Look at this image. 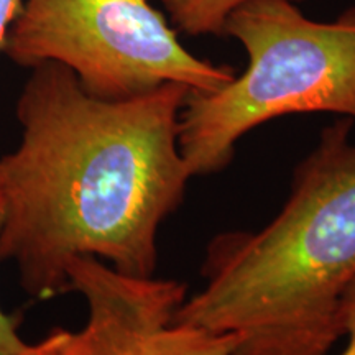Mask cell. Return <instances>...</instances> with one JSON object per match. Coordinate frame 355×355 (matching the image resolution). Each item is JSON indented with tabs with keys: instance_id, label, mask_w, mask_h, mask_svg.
I'll use <instances>...</instances> for the list:
<instances>
[{
	"instance_id": "6da1fadb",
	"label": "cell",
	"mask_w": 355,
	"mask_h": 355,
	"mask_svg": "<svg viewBox=\"0 0 355 355\" xmlns=\"http://www.w3.org/2000/svg\"><path fill=\"white\" fill-rule=\"evenodd\" d=\"M188 92L168 83L102 101L63 64L30 69L15 107L20 144L0 158V263L17 265L26 295L69 293L76 257L153 277L158 230L193 178L178 145Z\"/></svg>"
},
{
	"instance_id": "7a4b0ae2",
	"label": "cell",
	"mask_w": 355,
	"mask_h": 355,
	"mask_svg": "<svg viewBox=\"0 0 355 355\" xmlns=\"http://www.w3.org/2000/svg\"><path fill=\"white\" fill-rule=\"evenodd\" d=\"M354 122L324 128L270 224L212 239L206 283L176 322L235 334L232 355H329L344 337L339 306L355 278Z\"/></svg>"
},
{
	"instance_id": "3957f363",
	"label": "cell",
	"mask_w": 355,
	"mask_h": 355,
	"mask_svg": "<svg viewBox=\"0 0 355 355\" xmlns=\"http://www.w3.org/2000/svg\"><path fill=\"white\" fill-rule=\"evenodd\" d=\"M224 37L242 43L247 69L219 91H189L178 145L191 176L232 162L237 141L288 114L331 112L355 121V7L314 21L293 0H248L230 13Z\"/></svg>"
},
{
	"instance_id": "277c9868",
	"label": "cell",
	"mask_w": 355,
	"mask_h": 355,
	"mask_svg": "<svg viewBox=\"0 0 355 355\" xmlns=\"http://www.w3.org/2000/svg\"><path fill=\"white\" fill-rule=\"evenodd\" d=\"M2 53L32 69L58 63L89 96L125 101L168 83L209 94L235 69L194 56L150 0H24Z\"/></svg>"
},
{
	"instance_id": "5b68a950",
	"label": "cell",
	"mask_w": 355,
	"mask_h": 355,
	"mask_svg": "<svg viewBox=\"0 0 355 355\" xmlns=\"http://www.w3.org/2000/svg\"><path fill=\"white\" fill-rule=\"evenodd\" d=\"M68 278L86 300L87 321L79 331L51 329L33 355H232L239 343L175 321L188 298L178 279L132 277L94 257L71 260Z\"/></svg>"
},
{
	"instance_id": "8992f818",
	"label": "cell",
	"mask_w": 355,
	"mask_h": 355,
	"mask_svg": "<svg viewBox=\"0 0 355 355\" xmlns=\"http://www.w3.org/2000/svg\"><path fill=\"white\" fill-rule=\"evenodd\" d=\"M168 15L180 32L191 37H224L229 15L248 0H162Z\"/></svg>"
},
{
	"instance_id": "52a82bcc",
	"label": "cell",
	"mask_w": 355,
	"mask_h": 355,
	"mask_svg": "<svg viewBox=\"0 0 355 355\" xmlns=\"http://www.w3.org/2000/svg\"><path fill=\"white\" fill-rule=\"evenodd\" d=\"M3 219V201L0 198V225ZM21 316L0 308V355H33V344L25 343L19 334Z\"/></svg>"
},
{
	"instance_id": "ba28073f",
	"label": "cell",
	"mask_w": 355,
	"mask_h": 355,
	"mask_svg": "<svg viewBox=\"0 0 355 355\" xmlns=\"http://www.w3.org/2000/svg\"><path fill=\"white\" fill-rule=\"evenodd\" d=\"M339 314L344 336L347 337V344L339 355H355V278L345 288L340 300Z\"/></svg>"
},
{
	"instance_id": "9c48e42d",
	"label": "cell",
	"mask_w": 355,
	"mask_h": 355,
	"mask_svg": "<svg viewBox=\"0 0 355 355\" xmlns=\"http://www.w3.org/2000/svg\"><path fill=\"white\" fill-rule=\"evenodd\" d=\"M21 2L24 0H0V53H2L10 25L20 10Z\"/></svg>"
}]
</instances>
